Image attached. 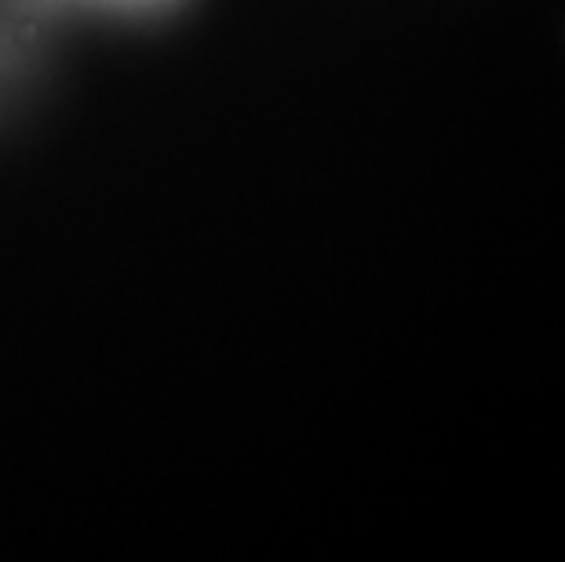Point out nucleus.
<instances>
[{
	"instance_id": "1",
	"label": "nucleus",
	"mask_w": 565,
	"mask_h": 562,
	"mask_svg": "<svg viewBox=\"0 0 565 562\" xmlns=\"http://www.w3.org/2000/svg\"><path fill=\"white\" fill-rule=\"evenodd\" d=\"M114 4H161V0H114Z\"/></svg>"
}]
</instances>
